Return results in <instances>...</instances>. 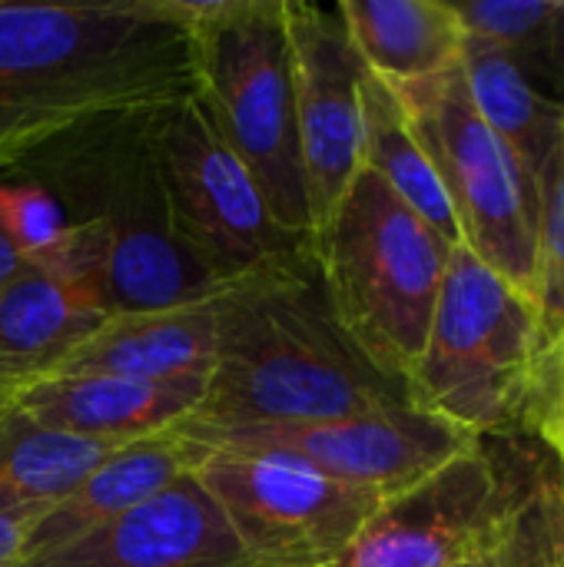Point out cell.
I'll return each instance as SVG.
<instances>
[{
	"instance_id": "obj_1",
	"label": "cell",
	"mask_w": 564,
	"mask_h": 567,
	"mask_svg": "<svg viewBox=\"0 0 564 567\" xmlns=\"http://www.w3.org/2000/svg\"><path fill=\"white\" fill-rule=\"evenodd\" d=\"M193 93V33L160 0H0V169L86 123Z\"/></svg>"
},
{
	"instance_id": "obj_2",
	"label": "cell",
	"mask_w": 564,
	"mask_h": 567,
	"mask_svg": "<svg viewBox=\"0 0 564 567\" xmlns=\"http://www.w3.org/2000/svg\"><path fill=\"white\" fill-rule=\"evenodd\" d=\"M216 362L183 432L316 425L409 402L352 346L326 296L312 246L216 289Z\"/></svg>"
},
{
	"instance_id": "obj_3",
	"label": "cell",
	"mask_w": 564,
	"mask_h": 567,
	"mask_svg": "<svg viewBox=\"0 0 564 567\" xmlns=\"http://www.w3.org/2000/svg\"><path fill=\"white\" fill-rule=\"evenodd\" d=\"M153 116L86 123L13 166L53 193L70 219V243L47 266L83 282L106 316L196 306L223 286L176 236Z\"/></svg>"
},
{
	"instance_id": "obj_4",
	"label": "cell",
	"mask_w": 564,
	"mask_h": 567,
	"mask_svg": "<svg viewBox=\"0 0 564 567\" xmlns=\"http://www.w3.org/2000/svg\"><path fill=\"white\" fill-rule=\"evenodd\" d=\"M193 33L196 100L279 226L312 236L286 0H160Z\"/></svg>"
},
{
	"instance_id": "obj_5",
	"label": "cell",
	"mask_w": 564,
	"mask_h": 567,
	"mask_svg": "<svg viewBox=\"0 0 564 567\" xmlns=\"http://www.w3.org/2000/svg\"><path fill=\"white\" fill-rule=\"evenodd\" d=\"M452 249L369 169H359L312 236L339 326L369 365L402 389L422 355Z\"/></svg>"
},
{
	"instance_id": "obj_6",
	"label": "cell",
	"mask_w": 564,
	"mask_h": 567,
	"mask_svg": "<svg viewBox=\"0 0 564 567\" xmlns=\"http://www.w3.org/2000/svg\"><path fill=\"white\" fill-rule=\"evenodd\" d=\"M539 359L535 302L455 246L406 399L475 439L522 435Z\"/></svg>"
},
{
	"instance_id": "obj_7",
	"label": "cell",
	"mask_w": 564,
	"mask_h": 567,
	"mask_svg": "<svg viewBox=\"0 0 564 567\" xmlns=\"http://www.w3.org/2000/svg\"><path fill=\"white\" fill-rule=\"evenodd\" d=\"M392 90L439 176L459 243L535 302L539 186L479 116L462 63Z\"/></svg>"
},
{
	"instance_id": "obj_8",
	"label": "cell",
	"mask_w": 564,
	"mask_h": 567,
	"mask_svg": "<svg viewBox=\"0 0 564 567\" xmlns=\"http://www.w3.org/2000/svg\"><path fill=\"white\" fill-rule=\"evenodd\" d=\"M153 146L176 236L213 279L233 282L312 246V236L279 226L196 93L153 116Z\"/></svg>"
},
{
	"instance_id": "obj_9",
	"label": "cell",
	"mask_w": 564,
	"mask_h": 567,
	"mask_svg": "<svg viewBox=\"0 0 564 567\" xmlns=\"http://www.w3.org/2000/svg\"><path fill=\"white\" fill-rule=\"evenodd\" d=\"M189 449L253 567H332L382 502L279 452Z\"/></svg>"
},
{
	"instance_id": "obj_10",
	"label": "cell",
	"mask_w": 564,
	"mask_h": 567,
	"mask_svg": "<svg viewBox=\"0 0 564 567\" xmlns=\"http://www.w3.org/2000/svg\"><path fill=\"white\" fill-rule=\"evenodd\" d=\"M176 432L199 449L229 445L299 458L319 468L322 475L349 488L369 492L382 502L482 445V439H475L472 432L432 412H422L412 402L316 425H256L213 435L183 429Z\"/></svg>"
},
{
	"instance_id": "obj_11",
	"label": "cell",
	"mask_w": 564,
	"mask_h": 567,
	"mask_svg": "<svg viewBox=\"0 0 564 567\" xmlns=\"http://www.w3.org/2000/svg\"><path fill=\"white\" fill-rule=\"evenodd\" d=\"M512 498L495 458L479 445L379 502L332 567L462 565L499 542Z\"/></svg>"
},
{
	"instance_id": "obj_12",
	"label": "cell",
	"mask_w": 564,
	"mask_h": 567,
	"mask_svg": "<svg viewBox=\"0 0 564 567\" xmlns=\"http://www.w3.org/2000/svg\"><path fill=\"white\" fill-rule=\"evenodd\" d=\"M299 156L309 196L312 236L336 213L362 169V60L339 10L286 0Z\"/></svg>"
},
{
	"instance_id": "obj_13",
	"label": "cell",
	"mask_w": 564,
	"mask_h": 567,
	"mask_svg": "<svg viewBox=\"0 0 564 567\" xmlns=\"http://www.w3.org/2000/svg\"><path fill=\"white\" fill-rule=\"evenodd\" d=\"M23 567H253L223 508L186 472L143 505Z\"/></svg>"
},
{
	"instance_id": "obj_14",
	"label": "cell",
	"mask_w": 564,
	"mask_h": 567,
	"mask_svg": "<svg viewBox=\"0 0 564 567\" xmlns=\"http://www.w3.org/2000/svg\"><path fill=\"white\" fill-rule=\"evenodd\" d=\"M203 395V379L143 382L103 372H63L20 389L13 409L50 429L110 445H130L193 419Z\"/></svg>"
},
{
	"instance_id": "obj_15",
	"label": "cell",
	"mask_w": 564,
	"mask_h": 567,
	"mask_svg": "<svg viewBox=\"0 0 564 567\" xmlns=\"http://www.w3.org/2000/svg\"><path fill=\"white\" fill-rule=\"evenodd\" d=\"M106 319L83 282L53 266H27L0 289V379L27 389L57 372Z\"/></svg>"
},
{
	"instance_id": "obj_16",
	"label": "cell",
	"mask_w": 564,
	"mask_h": 567,
	"mask_svg": "<svg viewBox=\"0 0 564 567\" xmlns=\"http://www.w3.org/2000/svg\"><path fill=\"white\" fill-rule=\"evenodd\" d=\"M209 299L180 309L110 316L50 375L103 372L143 382H206L216 362V316Z\"/></svg>"
},
{
	"instance_id": "obj_17",
	"label": "cell",
	"mask_w": 564,
	"mask_h": 567,
	"mask_svg": "<svg viewBox=\"0 0 564 567\" xmlns=\"http://www.w3.org/2000/svg\"><path fill=\"white\" fill-rule=\"evenodd\" d=\"M186 472H193V449L176 429L116 449L73 495H66L27 528L23 565L60 551L93 528L120 518Z\"/></svg>"
},
{
	"instance_id": "obj_18",
	"label": "cell",
	"mask_w": 564,
	"mask_h": 567,
	"mask_svg": "<svg viewBox=\"0 0 564 567\" xmlns=\"http://www.w3.org/2000/svg\"><path fill=\"white\" fill-rule=\"evenodd\" d=\"M362 66L389 86H409L462 63L465 27L445 0H339Z\"/></svg>"
},
{
	"instance_id": "obj_19",
	"label": "cell",
	"mask_w": 564,
	"mask_h": 567,
	"mask_svg": "<svg viewBox=\"0 0 564 567\" xmlns=\"http://www.w3.org/2000/svg\"><path fill=\"white\" fill-rule=\"evenodd\" d=\"M116 449L123 445L50 429L10 405L0 415V515L30 528Z\"/></svg>"
},
{
	"instance_id": "obj_20",
	"label": "cell",
	"mask_w": 564,
	"mask_h": 567,
	"mask_svg": "<svg viewBox=\"0 0 564 567\" xmlns=\"http://www.w3.org/2000/svg\"><path fill=\"white\" fill-rule=\"evenodd\" d=\"M462 73L485 126L542 189V176L562 140L564 103L542 96L525 66L502 47L469 33L462 50Z\"/></svg>"
},
{
	"instance_id": "obj_21",
	"label": "cell",
	"mask_w": 564,
	"mask_h": 567,
	"mask_svg": "<svg viewBox=\"0 0 564 567\" xmlns=\"http://www.w3.org/2000/svg\"><path fill=\"white\" fill-rule=\"evenodd\" d=\"M359 100H362V169L376 173L439 236H445L452 246H462L449 199L439 186V176L422 143L412 133V123L396 90L379 76H372L369 70H362Z\"/></svg>"
},
{
	"instance_id": "obj_22",
	"label": "cell",
	"mask_w": 564,
	"mask_h": 567,
	"mask_svg": "<svg viewBox=\"0 0 564 567\" xmlns=\"http://www.w3.org/2000/svg\"><path fill=\"white\" fill-rule=\"evenodd\" d=\"M465 33L502 47L525 73L564 70V0H459Z\"/></svg>"
},
{
	"instance_id": "obj_23",
	"label": "cell",
	"mask_w": 564,
	"mask_h": 567,
	"mask_svg": "<svg viewBox=\"0 0 564 567\" xmlns=\"http://www.w3.org/2000/svg\"><path fill=\"white\" fill-rule=\"evenodd\" d=\"M535 312L542 349L564 336V126L558 150L539 189V266H535Z\"/></svg>"
},
{
	"instance_id": "obj_24",
	"label": "cell",
	"mask_w": 564,
	"mask_h": 567,
	"mask_svg": "<svg viewBox=\"0 0 564 567\" xmlns=\"http://www.w3.org/2000/svg\"><path fill=\"white\" fill-rule=\"evenodd\" d=\"M0 233L27 266L53 262L70 243V219L33 179H0Z\"/></svg>"
},
{
	"instance_id": "obj_25",
	"label": "cell",
	"mask_w": 564,
	"mask_h": 567,
	"mask_svg": "<svg viewBox=\"0 0 564 567\" xmlns=\"http://www.w3.org/2000/svg\"><path fill=\"white\" fill-rule=\"evenodd\" d=\"M525 432L545 442L552 458L564 462V336L542 349L525 412Z\"/></svg>"
},
{
	"instance_id": "obj_26",
	"label": "cell",
	"mask_w": 564,
	"mask_h": 567,
	"mask_svg": "<svg viewBox=\"0 0 564 567\" xmlns=\"http://www.w3.org/2000/svg\"><path fill=\"white\" fill-rule=\"evenodd\" d=\"M522 512L545 555L564 567V462L552 458V468H545L535 488L522 498Z\"/></svg>"
},
{
	"instance_id": "obj_27",
	"label": "cell",
	"mask_w": 564,
	"mask_h": 567,
	"mask_svg": "<svg viewBox=\"0 0 564 567\" xmlns=\"http://www.w3.org/2000/svg\"><path fill=\"white\" fill-rule=\"evenodd\" d=\"M499 548H502L505 567H558L545 555V548L539 545L535 532L529 528L525 512H522V498H512V508H509Z\"/></svg>"
},
{
	"instance_id": "obj_28",
	"label": "cell",
	"mask_w": 564,
	"mask_h": 567,
	"mask_svg": "<svg viewBox=\"0 0 564 567\" xmlns=\"http://www.w3.org/2000/svg\"><path fill=\"white\" fill-rule=\"evenodd\" d=\"M23 542H27V525L0 515V567L23 565Z\"/></svg>"
},
{
	"instance_id": "obj_29",
	"label": "cell",
	"mask_w": 564,
	"mask_h": 567,
	"mask_svg": "<svg viewBox=\"0 0 564 567\" xmlns=\"http://www.w3.org/2000/svg\"><path fill=\"white\" fill-rule=\"evenodd\" d=\"M23 269H27V262H23L20 252L10 246V239L0 233V289H3L7 282H13Z\"/></svg>"
},
{
	"instance_id": "obj_30",
	"label": "cell",
	"mask_w": 564,
	"mask_h": 567,
	"mask_svg": "<svg viewBox=\"0 0 564 567\" xmlns=\"http://www.w3.org/2000/svg\"><path fill=\"white\" fill-rule=\"evenodd\" d=\"M502 532H505V528H502ZM499 542H502V535H499ZM499 542H495L492 548L479 551L475 558H469V561H462V565H455V567H505V561H502V548H499Z\"/></svg>"
},
{
	"instance_id": "obj_31",
	"label": "cell",
	"mask_w": 564,
	"mask_h": 567,
	"mask_svg": "<svg viewBox=\"0 0 564 567\" xmlns=\"http://www.w3.org/2000/svg\"><path fill=\"white\" fill-rule=\"evenodd\" d=\"M17 392H20V389H17L13 382H7V379H0V415H3V412H7V409L13 405V399H17Z\"/></svg>"
}]
</instances>
